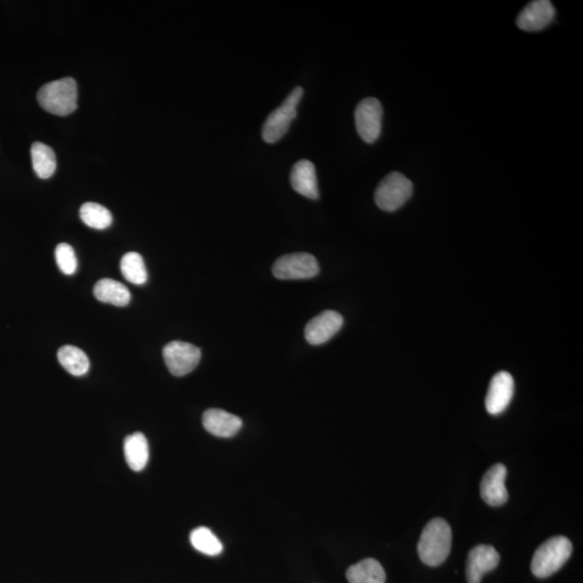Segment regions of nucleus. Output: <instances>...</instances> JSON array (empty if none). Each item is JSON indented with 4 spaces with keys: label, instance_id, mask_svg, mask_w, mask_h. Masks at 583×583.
<instances>
[{
    "label": "nucleus",
    "instance_id": "11",
    "mask_svg": "<svg viewBox=\"0 0 583 583\" xmlns=\"http://www.w3.org/2000/svg\"><path fill=\"white\" fill-rule=\"evenodd\" d=\"M500 555L494 547L480 545L469 552L466 576L468 583H481L482 577L498 566Z\"/></svg>",
    "mask_w": 583,
    "mask_h": 583
},
{
    "label": "nucleus",
    "instance_id": "19",
    "mask_svg": "<svg viewBox=\"0 0 583 583\" xmlns=\"http://www.w3.org/2000/svg\"><path fill=\"white\" fill-rule=\"evenodd\" d=\"M35 174L39 179L47 180L54 174L57 169V157L52 147L36 142L30 149Z\"/></svg>",
    "mask_w": 583,
    "mask_h": 583
},
{
    "label": "nucleus",
    "instance_id": "22",
    "mask_svg": "<svg viewBox=\"0 0 583 583\" xmlns=\"http://www.w3.org/2000/svg\"><path fill=\"white\" fill-rule=\"evenodd\" d=\"M80 219L93 230L103 231L113 223V216L105 206L94 202H87L80 207Z\"/></svg>",
    "mask_w": 583,
    "mask_h": 583
},
{
    "label": "nucleus",
    "instance_id": "15",
    "mask_svg": "<svg viewBox=\"0 0 583 583\" xmlns=\"http://www.w3.org/2000/svg\"><path fill=\"white\" fill-rule=\"evenodd\" d=\"M293 190L299 195L317 200L319 198L316 168L312 161L303 159L293 166L290 175Z\"/></svg>",
    "mask_w": 583,
    "mask_h": 583
},
{
    "label": "nucleus",
    "instance_id": "2",
    "mask_svg": "<svg viewBox=\"0 0 583 583\" xmlns=\"http://www.w3.org/2000/svg\"><path fill=\"white\" fill-rule=\"evenodd\" d=\"M78 89L75 79L68 77L43 85L37 93L38 104L48 113L68 116L77 109Z\"/></svg>",
    "mask_w": 583,
    "mask_h": 583
},
{
    "label": "nucleus",
    "instance_id": "6",
    "mask_svg": "<svg viewBox=\"0 0 583 583\" xmlns=\"http://www.w3.org/2000/svg\"><path fill=\"white\" fill-rule=\"evenodd\" d=\"M320 272L316 257L309 253H292L279 257L273 263L272 273L280 280H302L318 276Z\"/></svg>",
    "mask_w": 583,
    "mask_h": 583
},
{
    "label": "nucleus",
    "instance_id": "1",
    "mask_svg": "<svg viewBox=\"0 0 583 583\" xmlns=\"http://www.w3.org/2000/svg\"><path fill=\"white\" fill-rule=\"evenodd\" d=\"M452 547V530L443 519L435 518L425 525L418 542V555L425 565L439 566L448 559Z\"/></svg>",
    "mask_w": 583,
    "mask_h": 583
},
{
    "label": "nucleus",
    "instance_id": "16",
    "mask_svg": "<svg viewBox=\"0 0 583 583\" xmlns=\"http://www.w3.org/2000/svg\"><path fill=\"white\" fill-rule=\"evenodd\" d=\"M125 456L126 464L135 473H140L149 463L150 446L145 435L135 433L125 439Z\"/></svg>",
    "mask_w": 583,
    "mask_h": 583
},
{
    "label": "nucleus",
    "instance_id": "21",
    "mask_svg": "<svg viewBox=\"0 0 583 583\" xmlns=\"http://www.w3.org/2000/svg\"><path fill=\"white\" fill-rule=\"evenodd\" d=\"M120 270L126 281L135 286H142L149 279L143 257L139 253H126L120 262Z\"/></svg>",
    "mask_w": 583,
    "mask_h": 583
},
{
    "label": "nucleus",
    "instance_id": "18",
    "mask_svg": "<svg viewBox=\"0 0 583 583\" xmlns=\"http://www.w3.org/2000/svg\"><path fill=\"white\" fill-rule=\"evenodd\" d=\"M346 575L349 583H386L384 567L374 559H365L350 566Z\"/></svg>",
    "mask_w": 583,
    "mask_h": 583
},
{
    "label": "nucleus",
    "instance_id": "7",
    "mask_svg": "<svg viewBox=\"0 0 583 583\" xmlns=\"http://www.w3.org/2000/svg\"><path fill=\"white\" fill-rule=\"evenodd\" d=\"M384 110L377 99L367 98L361 101L354 111V121L360 138L365 143L372 144L382 134Z\"/></svg>",
    "mask_w": 583,
    "mask_h": 583
},
{
    "label": "nucleus",
    "instance_id": "3",
    "mask_svg": "<svg viewBox=\"0 0 583 583\" xmlns=\"http://www.w3.org/2000/svg\"><path fill=\"white\" fill-rule=\"evenodd\" d=\"M572 545L564 536L552 537L536 550L531 561V571L536 577H550L570 560Z\"/></svg>",
    "mask_w": 583,
    "mask_h": 583
},
{
    "label": "nucleus",
    "instance_id": "23",
    "mask_svg": "<svg viewBox=\"0 0 583 583\" xmlns=\"http://www.w3.org/2000/svg\"><path fill=\"white\" fill-rule=\"evenodd\" d=\"M190 542L201 554L215 556L222 554L223 545L217 537L206 527H198L191 531Z\"/></svg>",
    "mask_w": 583,
    "mask_h": 583
},
{
    "label": "nucleus",
    "instance_id": "12",
    "mask_svg": "<svg viewBox=\"0 0 583 583\" xmlns=\"http://www.w3.org/2000/svg\"><path fill=\"white\" fill-rule=\"evenodd\" d=\"M514 393V379L508 372H499L490 380L485 408L490 415L504 413Z\"/></svg>",
    "mask_w": 583,
    "mask_h": 583
},
{
    "label": "nucleus",
    "instance_id": "20",
    "mask_svg": "<svg viewBox=\"0 0 583 583\" xmlns=\"http://www.w3.org/2000/svg\"><path fill=\"white\" fill-rule=\"evenodd\" d=\"M59 362L69 374L74 377H84L90 368V361L87 354L78 347L66 344L60 348L58 352Z\"/></svg>",
    "mask_w": 583,
    "mask_h": 583
},
{
    "label": "nucleus",
    "instance_id": "13",
    "mask_svg": "<svg viewBox=\"0 0 583 583\" xmlns=\"http://www.w3.org/2000/svg\"><path fill=\"white\" fill-rule=\"evenodd\" d=\"M506 468L503 464H496L486 471L482 479L481 496L486 504L500 506L509 498L506 489Z\"/></svg>",
    "mask_w": 583,
    "mask_h": 583
},
{
    "label": "nucleus",
    "instance_id": "9",
    "mask_svg": "<svg viewBox=\"0 0 583 583\" xmlns=\"http://www.w3.org/2000/svg\"><path fill=\"white\" fill-rule=\"evenodd\" d=\"M343 326L344 318L341 313L334 311L323 312L308 322L305 328L306 341L313 346L326 344L341 331Z\"/></svg>",
    "mask_w": 583,
    "mask_h": 583
},
{
    "label": "nucleus",
    "instance_id": "5",
    "mask_svg": "<svg viewBox=\"0 0 583 583\" xmlns=\"http://www.w3.org/2000/svg\"><path fill=\"white\" fill-rule=\"evenodd\" d=\"M413 190V182L407 176L400 172H393L379 182L375 191V202L380 210L394 212L407 204Z\"/></svg>",
    "mask_w": 583,
    "mask_h": 583
},
{
    "label": "nucleus",
    "instance_id": "14",
    "mask_svg": "<svg viewBox=\"0 0 583 583\" xmlns=\"http://www.w3.org/2000/svg\"><path fill=\"white\" fill-rule=\"evenodd\" d=\"M202 424L207 433L219 438H231L239 433L242 427L241 418L219 409L206 410Z\"/></svg>",
    "mask_w": 583,
    "mask_h": 583
},
{
    "label": "nucleus",
    "instance_id": "10",
    "mask_svg": "<svg viewBox=\"0 0 583 583\" xmlns=\"http://www.w3.org/2000/svg\"><path fill=\"white\" fill-rule=\"evenodd\" d=\"M555 8L549 0H535L527 4L516 19V25L525 32H539L554 22Z\"/></svg>",
    "mask_w": 583,
    "mask_h": 583
},
{
    "label": "nucleus",
    "instance_id": "8",
    "mask_svg": "<svg viewBox=\"0 0 583 583\" xmlns=\"http://www.w3.org/2000/svg\"><path fill=\"white\" fill-rule=\"evenodd\" d=\"M164 359L170 373L182 377L194 371L201 359V350L190 343L174 341L164 348Z\"/></svg>",
    "mask_w": 583,
    "mask_h": 583
},
{
    "label": "nucleus",
    "instance_id": "24",
    "mask_svg": "<svg viewBox=\"0 0 583 583\" xmlns=\"http://www.w3.org/2000/svg\"><path fill=\"white\" fill-rule=\"evenodd\" d=\"M55 261H57L60 271L65 275H74L77 271V257L74 248L68 243H60L55 247Z\"/></svg>",
    "mask_w": 583,
    "mask_h": 583
},
{
    "label": "nucleus",
    "instance_id": "17",
    "mask_svg": "<svg viewBox=\"0 0 583 583\" xmlns=\"http://www.w3.org/2000/svg\"><path fill=\"white\" fill-rule=\"evenodd\" d=\"M94 296L98 301L111 304V305L125 307L131 301L128 287L111 279H102L94 286Z\"/></svg>",
    "mask_w": 583,
    "mask_h": 583
},
{
    "label": "nucleus",
    "instance_id": "4",
    "mask_svg": "<svg viewBox=\"0 0 583 583\" xmlns=\"http://www.w3.org/2000/svg\"><path fill=\"white\" fill-rule=\"evenodd\" d=\"M303 95L302 87L294 88L287 96L285 102L268 116L262 131L263 140L266 143L275 144L287 134L292 121L296 118L297 105L301 102Z\"/></svg>",
    "mask_w": 583,
    "mask_h": 583
}]
</instances>
